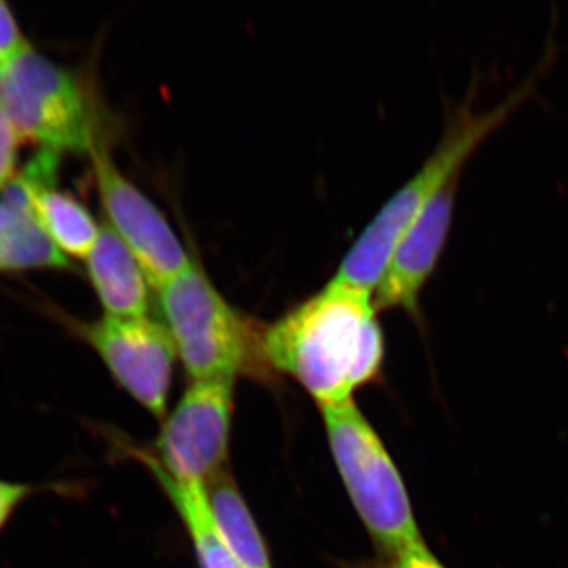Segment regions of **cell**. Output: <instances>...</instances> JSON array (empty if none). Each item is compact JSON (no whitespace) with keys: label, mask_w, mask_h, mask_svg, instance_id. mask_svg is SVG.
<instances>
[{"label":"cell","mask_w":568,"mask_h":568,"mask_svg":"<svg viewBox=\"0 0 568 568\" xmlns=\"http://www.w3.org/2000/svg\"><path fill=\"white\" fill-rule=\"evenodd\" d=\"M458 181L447 183L399 239L375 291L377 312L405 310L410 316L420 315L422 291L439 263L454 222Z\"/></svg>","instance_id":"cell-10"},{"label":"cell","mask_w":568,"mask_h":568,"mask_svg":"<svg viewBox=\"0 0 568 568\" xmlns=\"http://www.w3.org/2000/svg\"><path fill=\"white\" fill-rule=\"evenodd\" d=\"M552 54L555 50L548 47L537 69L508 93L506 99L488 110L477 111L474 106V95L477 92L474 85H470L465 99L450 103L446 111L443 136L435 151L429 153L417 173L402 189L396 190L390 200L373 216L372 222L366 224L339 263L334 276L336 282L375 293L392 253L407 227L447 183L459 179L463 166L478 145L536 91L538 77L547 70Z\"/></svg>","instance_id":"cell-2"},{"label":"cell","mask_w":568,"mask_h":568,"mask_svg":"<svg viewBox=\"0 0 568 568\" xmlns=\"http://www.w3.org/2000/svg\"><path fill=\"white\" fill-rule=\"evenodd\" d=\"M62 153L39 148L0 193V272L70 271L36 212L37 196L55 186Z\"/></svg>","instance_id":"cell-9"},{"label":"cell","mask_w":568,"mask_h":568,"mask_svg":"<svg viewBox=\"0 0 568 568\" xmlns=\"http://www.w3.org/2000/svg\"><path fill=\"white\" fill-rule=\"evenodd\" d=\"M234 379L192 381L144 454L168 477L207 487L226 462L234 407Z\"/></svg>","instance_id":"cell-6"},{"label":"cell","mask_w":568,"mask_h":568,"mask_svg":"<svg viewBox=\"0 0 568 568\" xmlns=\"http://www.w3.org/2000/svg\"><path fill=\"white\" fill-rule=\"evenodd\" d=\"M36 212L54 245L67 257L88 260L102 234L91 212L70 193L51 186L37 196Z\"/></svg>","instance_id":"cell-14"},{"label":"cell","mask_w":568,"mask_h":568,"mask_svg":"<svg viewBox=\"0 0 568 568\" xmlns=\"http://www.w3.org/2000/svg\"><path fill=\"white\" fill-rule=\"evenodd\" d=\"M205 491L216 534L231 556L244 568H274L261 530L233 480L220 474Z\"/></svg>","instance_id":"cell-12"},{"label":"cell","mask_w":568,"mask_h":568,"mask_svg":"<svg viewBox=\"0 0 568 568\" xmlns=\"http://www.w3.org/2000/svg\"><path fill=\"white\" fill-rule=\"evenodd\" d=\"M152 470L164 493L181 515L183 525L192 537L193 548L201 568H244L224 547L222 538L216 534L211 510H209L207 491L203 485L182 484L162 473L149 459L141 458Z\"/></svg>","instance_id":"cell-13"},{"label":"cell","mask_w":568,"mask_h":568,"mask_svg":"<svg viewBox=\"0 0 568 568\" xmlns=\"http://www.w3.org/2000/svg\"><path fill=\"white\" fill-rule=\"evenodd\" d=\"M0 111L20 140L40 148L89 155L100 140L81 82L29 43L0 62Z\"/></svg>","instance_id":"cell-4"},{"label":"cell","mask_w":568,"mask_h":568,"mask_svg":"<svg viewBox=\"0 0 568 568\" xmlns=\"http://www.w3.org/2000/svg\"><path fill=\"white\" fill-rule=\"evenodd\" d=\"M89 156L108 226L136 257L152 287L160 290L194 263L192 256L164 213L122 174L102 138Z\"/></svg>","instance_id":"cell-8"},{"label":"cell","mask_w":568,"mask_h":568,"mask_svg":"<svg viewBox=\"0 0 568 568\" xmlns=\"http://www.w3.org/2000/svg\"><path fill=\"white\" fill-rule=\"evenodd\" d=\"M264 361L293 377L321 407L354 399L384 361L375 293L332 282L265 328Z\"/></svg>","instance_id":"cell-1"},{"label":"cell","mask_w":568,"mask_h":568,"mask_svg":"<svg viewBox=\"0 0 568 568\" xmlns=\"http://www.w3.org/2000/svg\"><path fill=\"white\" fill-rule=\"evenodd\" d=\"M28 43L20 31L13 13L6 2H0V62L7 61Z\"/></svg>","instance_id":"cell-18"},{"label":"cell","mask_w":568,"mask_h":568,"mask_svg":"<svg viewBox=\"0 0 568 568\" xmlns=\"http://www.w3.org/2000/svg\"><path fill=\"white\" fill-rule=\"evenodd\" d=\"M20 136L14 132L9 119L0 111V193L6 190L11 179L18 173V151H20Z\"/></svg>","instance_id":"cell-15"},{"label":"cell","mask_w":568,"mask_h":568,"mask_svg":"<svg viewBox=\"0 0 568 568\" xmlns=\"http://www.w3.org/2000/svg\"><path fill=\"white\" fill-rule=\"evenodd\" d=\"M321 410L347 496L384 556L422 541L405 481L354 399Z\"/></svg>","instance_id":"cell-3"},{"label":"cell","mask_w":568,"mask_h":568,"mask_svg":"<svg viewBox=\"0 0 568 568\" xmlns=\"http://www.w3.org/2000/svg\"><path fill=\"white\" fill-rule=\"evenodd\" d=\"M379 568H446L433 556V552L426 548L424 540L413 545V547L403 549L396 555L386 556V560Z\"/></svg>","instance_id":"cell-17"},{"label":"cell","mask_w":568,"mask_h":568,"mask_svg":"<svg viewBox=\"0 0 568 568\" xmlns=\"http://www.w3.org/2000/svg\"><path fill=\"white\" fill-rule=\"evenodd\" d=\"M85 268L104 316H149L152 284L136 257L108 224H103Z\"/></svg>","instance_id":"cell-11"},{"label":"cell","mask_w":568,"mask_h":568,"mask_svg":"<svg viewBox=\"0 0 568 568\" xmlns=\"http://www.w3.org/2000/svg\"><path fill=\"white\" fill-rule=\"evenodd\" d=\"M106 366L112 379L153 417L163 418L178 353L162 321L151 316L80 321L62 317Z\"/></svg>","instance_id":"cell-7"},{"label":"cell","mask_w":568,"mask_h":568,"mask_svg":"<svg viewBox=\"0 0 568 568\" xmlns=\"http://www.w3.org/2000/svg\"><path fill=\"white\" fill-rule=\"evenodd\" d=\"M39 491L40 487L36 485L0 478V532L9 525L18 508Z\"/></svg>","instance_id":"cell-16"},{"label":"cell","mask_w":568,"mask_h":568,"mask_svg":"<svg viewBox=\"0 0 568 568\" xmlns=\"http://www.w3.org/2000/svg\"><path fill=\"white\" fill-rule=\"evenodd\" d=\"M175 353L192 381L234 379L248 365L252 331L196 263L160 290Z\"/></svg>","instance_id":"cell-5"}]
</instances>
